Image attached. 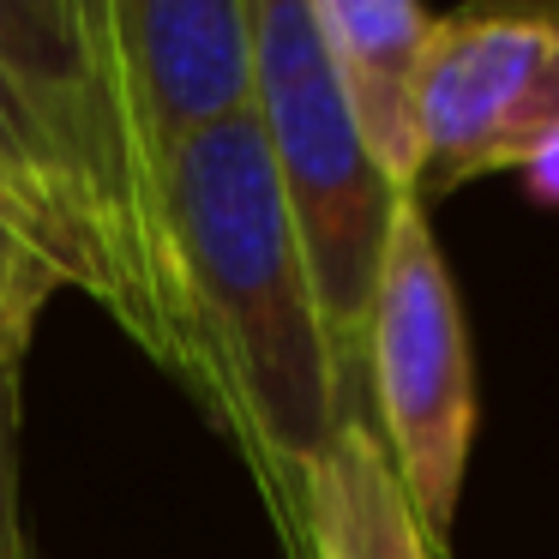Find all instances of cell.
<instances>
[{"mask_svg":"<svg viewBox=\"0 0 559 559\" xmlns=\"http://www.w3.org/2000/svg\"><path fill=\"white\" fill-rule=\"evenodd\" d=\"M367 403L427 542L445 559L475 445V343L421 199H403L391 223L367 331Z\"/></svg>","mask_w":559,"mask_h":559,"instance_id":"4","label":"cell"},{"mask_svg":"<svg viewBox=\"0 0 559 559\" xmlns=\"http://www.w3.org/2000/svg\"><path fill=\"white\" fill-rule=\"evenodd\" d=\"M0 559H31L19 518V367H0Z\"/></svg>","mask_w":559,"mask_h":559,"instance_id":"11","label":"cell"},{"mask_svg":"<svg viewBox=\"0 0 559 559\" xmlns=\"http://www.w3.org/2000/svg\"><path fill=\"white\" fill-rule=\"evenodd\" d=\"M163 259L175 379L241 451L289 559H307V475L349 409L259 115L199 133L169 169Z\"/></svg>","mask_w":559,"mask_h":559,"instance_id":"1","label":"cell"},{"mask_svg":"<svg viewBox=\"0 0 559 559\" xmlns=\"http://www.w3.org/2000/svg\"><path fill=\"white\" fill-rule=\"evenodd\" d=\"M247 7H253L259 133L313 277L337 379L355 403H367V331H373L379 271L403 193L367 157L361 127L343 103L337 67L319 37L313 0H247Z\"/></svg>","mask_w":559,"mask_h":559,"instance_id":"3","label":"cell"},{"mask_svg":"<svg viewBox=\"0 0 559 559\" xmlns=\"http://www.w3.org/2000/svg\"><path fill=\"white\" fill-rule=\"evenodd\" d=\"M518 175H523V193H530L535 205H554L559 211V139H547V145L535 151Z\"/></svg>","mask_w":559,"mask_h":559,"instance_id":"12","label":"cell"},{"mask_svg":"<svg viewBox=\"0 0 559 559\" xmlns=\"http://www.w3.org/2000/svg\"><path fill=\"white\" fill-rule=\"evenodd\" d=\"M0 67L25 91L55 169L103 259V307L157 367L175 373L169 259H163V187L133 139L115 61L109 0H0Z\"/></svg>","mask_w":559,"mask_h":559,"instance_id":"2","label":"cell"},{"mask_svg":"<svg viewBox=\"0 0 559 559\" xmlns=\"http://www.w3.org/2000/svg\"><path fill=\"white\" fill-rule=\"evenodd\" d=\"M547 139H559V0L439 13L421 85V199L523 169Z\"/></svg>","mask_w":559,"mask_h":559,"instance_id":"5","label":"cell"},{"mask_svg":"<svg viewBox=\"0 0 559 559\" xmlns=\"http://www.w3.org/2000/svg\"><path fill=\"white\" fill-rule=\"evenodd\" d=\"M61 289H73V283L61 277V265L43 259L37 247L19 235V223L0 211V367L25 361L43 307H49Z\"/></svg>","mask_w":559,"mask_h":559,"instance_id":"10","label":"cell"},{"mask_svg":"<svg viewBox=\"0 0 559 559\" xmlns=\"http://www.w3.org/2000/svg\"><path fill=\"white\" fill-rule=\"evenodd\" d=\"M307 559H439L373 409H349L307 475Z\"/></svg>","mask_w":559,"mask_h":559,"instance_id":"8","label":"cell"},{"mask_svg":"<svg viewBox=\"0 0 559 559\" xmlns=\"http://www.w3.org/2000/svg\"><path fill=\"white\" fill-rule=\"evenodd\" d=\"M115 61L151 181L199 133L253 115V7L247 0H109Z\"/></svg>","mask_w":559,"mask_h":559,"instance_id":"6","label":"cell"},{"mask_svg":"<svg viewBox=\"0 0 559 559\" xmlns=\"http://www.w3.org/2000/svg\"><path fill=\"white\" fill-rule=\"evenodd\" d=\"M313 19L331 67H337L343 103L361 127L367 157L403 199H421V85L439 13H427L415 0H313Z\"/></svg>","mask_w":559,"mask_h":559,"instance_id":"7","label":"cell"},{"mask_svg":"<svg viewBox=\"0 0 559 559\" xmlns=\"http://www.w3.org/2000/svg\"><path fill=\"white\" fill-rule=\"evenodd\" d=\"M0 211L19 223L31 247L43 259L61 265V277L73 289H85L91 301L109 295L103 283V259L91 247V229L79 217V199L67 187V175L55 169L49 139H43L37 115H31L25 91L13 85V73L0 67Z\"/></svg>","mask_w":559,"mask_h":559,"instance_id":"9","label":"cell"}]
</instances>
